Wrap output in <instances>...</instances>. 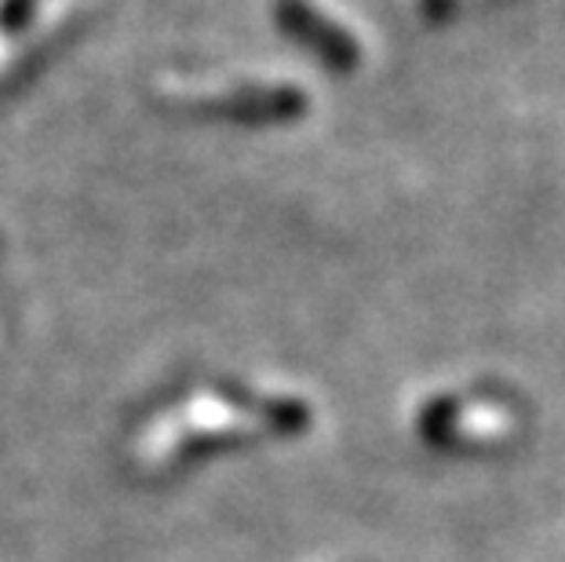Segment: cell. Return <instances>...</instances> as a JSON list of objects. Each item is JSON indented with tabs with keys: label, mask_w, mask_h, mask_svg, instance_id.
<instances>
[]
</instances>
